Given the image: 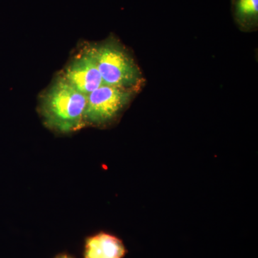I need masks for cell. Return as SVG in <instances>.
Returning a JSON list of instances; mask_svg holds the SVG:
<instances>
[{"label": "cell", "mask_w": 258, "mask_h": 258, "mask_svg": "<svg viewBox=\"0 0 258 258\" xmlns=\"http://www.w3.org/2000/svg\"><path fill=\"white\" fill-rule=\"evenodd\" d=\"M87 96L79 92L59 76L40 97V111L48 128L62 134L86 126Z\"/></svg>", "instance_id": "1"}, {"label": "cell", "mask_w": 258, "mask_h": 258, "mask_svg": "<svg viewBox=\"0 0 258 258\" xmlns=\"http://www.w3.org/2000/svg\"><path fill=\"white\" fill-rule=\"evenodd\" d=\"M103 83L138 91L144 81L142 71L124 46L114 37L91 45Z\"/></svg>", "instance_id": "2"}, {"label": "cell", "mask_w": 258, "mask_h": 258, "mask_svg": "<svg viewBox=\"0 0 258 258\" xmlns=\"http://www.w3.org/2000/svg\"><path fill=\"white\" fill-rule=\"evenodd\" d=\"M136 91L102 85L87 96L86 125L106 126L115 121L132 101Z\"/></svg>", "instance_id": "3"}, {"label": "cell", "mask_w": 258, "mask_h": 258, "mask_svg": "<svg viewBox=\"0 0 258 258\" xmlns=\"http://www.w3.org/2000/svg\"><path fill=\"white\" fill-rule=\"evenodd\" d=\"M60 76L86 96L104 84L91 45L73 57Z\"/></svg>", "instance_id": "4"}, {"label": "cell", "mask_w": 258, "mask_h": 258, "mask_svg": "<svg viewBox=\"0 0 258 258\" xmlns=\"http://www.w3.org/2000/svg\"><path fill=\"white\" fill-rule=\"evenodd\" d=\"M128 253L124 242L109 232H98L86 238L84 258H123Z\"/></svg>", "instance_id": "5"}, {"label": "cell", "mask_w": 258, "mask_h": 258, "mask_svg": "<svg viewBox=\"0 0 258 258\" xmlns=\"http://www.w3.org/2000/svg\"><path fill=\"white\" fill-rule=\"evenodd\" d=\"M234 19L245 31L254 30L258 25V0H232Z\"/></svg>", "instance_id": "6"}, {"label": "cell", "mask_w": 258, "mask_h": 258, "mask_svg": "<svg viewBox=\"0 0 258 258\" xmlns=\"http://www.w3.org/2000/svg\"><path fill=\"white\" fill-rule=\"evenodd\" d=\"M55 258H75L74 257H73L72 255H71V254H67V253H61L57 254V256Z\"/></svg>", "instance_id": "7"}]
</instances>
